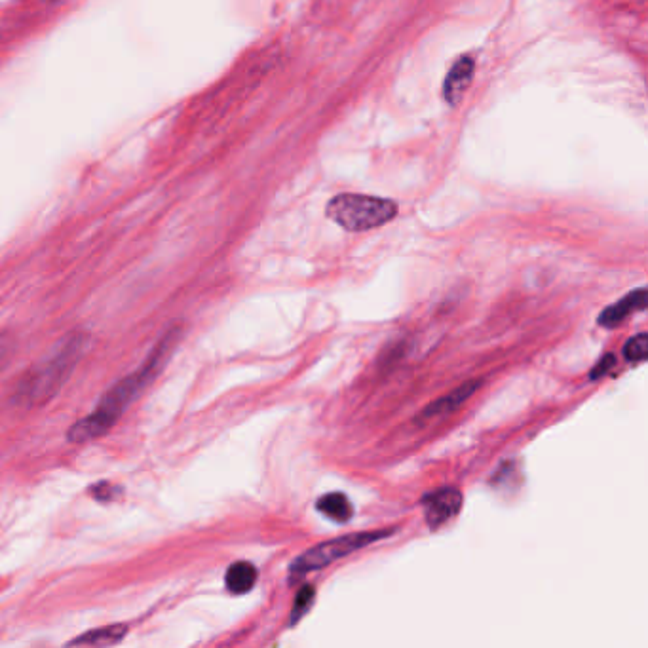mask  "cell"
<instances>
[{
	"label": "cell",
	"mask_w": 648,
	"mask_h": 648,
	"mask_svg": "<svg viewBox=\"0 0 648 648\" xmlns=\"http://www.w3.org/2000/svg\"><path fill=\"white\" fill-rule=\"evenodd\" d=\"M474 71H476V63L468 56L457 59L455 65L449 69L445 82H443V97L451 107L458 105L460 99L466 94V90L470 88Z\"/></svg>",
	"instance_id": "8"
},
{
	"label": "cell",
	"mask_w": 648,
	"mask_h": 648,
	"mask_svg": "<svg viewBox=\"0 0 648 648\" xmlns=\"http://www.w3.org/2000/svg\"><path fill=\"white\" fill-rule=\"evenodd\" d=\"M483 381L481 379H472V381H466L464 384H460L455 390H451L449 394H445L443 398L430 403L422 413L419 415V422H426V420L438 419V417H445L453 411H457L460 405H464L466 401L470 400L477 390L481 388Z\"/></svg>",
	"instance_id": "7"
},
{
	"label": "cell",
	"mask_w": 648,
	"mask_h": 648,
	"mask_svg": "<svg viewBox=\"0 0 648 648\" xmlns=\"http://www.w3.org/2000/svg\"><path fill=\"white\" fill-rule=\"evenodd\" d=\"M259 578L257 569L249 561H236L225 574V586L234 595H246L255 588Z\"/></svg>",
	"instance_id": "10"
},
{
	"label": "cell",
	"mask_w": 648,
	"mask_h": 648,
	"mask_svg": "<svg viewBox=\"0 0 648 648\" xmlns=\"http://www.w3.org/2000/svg\"><path fill=\"white\" fill-rule=\"evenodd\" d=\"M614 365H616V358H614V354H607L605 358H601V362L597 363V365H595V367L591 369V381H597V379L605 377L607 373H610V371H612V367H614Z\"/></svg>",
	"instance_id": "15"
},
{
	"label": "cell",
	"mask_w": 648,
	"mask_h": 648,
	"mask_svg": "<svg viewBox=\"0 0 648 648\" xmlns=\"http://www.w3.org/2000/svg\"><path fill=\"white\" fill-rule=\"evenodd\" d=\"M128 624H113L103 628L90 629L77 639L69 641L71 647H113L128 635Z\"/></svg>",
	"instance_id": "9"
},
{
	"label": "cell",
	"mask_w": 648,
	"mask_h": 648,
	"mask_svg": "<svg viewBox=\"0 0 648 648\" xmlns=\"http://www.w3.org/2000/svg\"><path fill=\"white\" fill-rule=\"evenodd\" d=\"M648 306V293L647 287H639V289H633L631 293H628L624 299H620L618 303L614 305L607 306L599 318H597V324L605 329H614L616 325L622 324L628 316H631L633 312H645Z\"/></svg>",
	"instance_id": "6"
},
{
	"label": "cell",
	"mask_w": 648,
	"mask_h": 648,
	"mask_svg": "<svg viewBox=\"0 0 648 648\" xmlns=\"http://www.w3.org/2000/svg\"><path fill=\"white\" fill-rule=\"evenodd\" d=\"M648 356V335L647 333H637L631 337L626 346H624V358L629 363H643Z\"/></svg>",
	"instance_id": "13"
},
{
	"label": "cell",
	"mask_w": 648,
	"mask_h": 648,
	"mask_svg": "<svg viewBox=\"0 0 648 648\" xmlns=\"http://www.w3.org/2000/svg\"><path fill=\"white\" fill-rule=\"evenodd\" d=\"M183 333H185V329L181 322H173L168 325L166 331L154 344L153 350L149 352V356L145 358V362L141 363V367H137L134 373H130L128 377L115 382L105 392V396L99 400L96 409L88 417L78 420L69 428L67 441L69 443H88L92 439L105 436L109 430H113L116 422L128 411V407L145 392V388L151 382L156 381V377L162 373V369L172 360L177 346L183 339Z\"/></svg>",
	"instance_id": "1"
},
{
	"label": "cell",
	"mask_w": 648,
	"mask_h": 648,
	"mask_svg": "<svg viewBox=\"0 0 648 648\" xmlns=\"http://www.w3.org/2000/svg\"><path fill=\"white\" fill-rule=\"evenodd\" d=\"M14 346V337L10 333H0V369L10 360Z\"/></svg>",
	"instance_id": "16"
},
{
	"label": "cell",
	"mask_w": 648,
	"mask_h": 648,
	"mask_svg": "<svg viewBox=\"0 0 648 648\" xmlns=\"http://www.w3.org/2000/svg\"><path fill=\"white\" fill-rule=\"evenodd\" d=\"M90 333L75 329L52 350V354L33 367L12 394L16 407H40L58 396L63 384L71 379L73 371L90 348Z\"/></svg>",
	"instance_id": "2"
},
{
	"label": "cell",
	"mask_w": 648,
	"mask_h": 648,
	"mask_svg": "<svg viewBox=\"0 0 648 648\" xmlns=\"http://www.w3.org/2000/svg\"><path fill=\"white\" fill-rule=\"evenodd\" d=\"M420 504L426 512V523L430 525V529H439L445 521L460 512L462 493L455 487H441L438 491L424 495Z\"/></svg>",
	"instance_id": "5"
},
{
	"label": "cell",
	"mask_w": 648,
	"mask_h": 648,
	"mask_svg": "<svg viewBox=\"0 0 648 648\" xmlns=\"http://www.w3.org/2000/svg\"><path fill=\"white\" fill-rule=\"evenodd\" d=\"M325 215L348 232H367L396 219L398 204L388 198L346 192L329 200Z\"/></svg>",
	"instance_id": "3"
},
{
	"label": "cell",
	"mask_w": 648,
	"mask_h": 648,
	"mask_svg": "<svg viewBox=\"0 0 648 648\" xmlns=\"http://www.w3.org/2000/svg\"><path fill=\"white\" fill-rule=\"evenodd\" d=\"M398 531L400 529L394 527V529H381V531L344 534V536L333 538V540H325L322 544L306 550L305 553H301V555H297L293 559V563L289 565L287 584L295 586L301 580H305L310 572L325 569L327 565H333L335 561L343 559L346 555L363 550V548H367V546H371V544H375L379 540H384V538H388V536H392Z\"/></svg>",
	"instance_id": "4"
},
{
	"label": "cell",
	"mask_w": 648,
	"mask_h": 648,
	"mask_svg": "<svg viewBox=\"0 0 648 648\" xmlns=\"http://www.w3.org/2000/svg\"><path fill=\"white\" fill-rule=\"evenodd\" d=\"M316 508L320 514L325 515L327 519L335 521V523H348L354 515V508L350 498L344 493H329L324 495L318 502Z\"/></svg>",
	"instance_id": "11"
},
{
	"label": "cell",
	"mask_w": 648,
	"mask_h": 648,
	"mask_svg": "<svg viewBox=\"0 0 648 648\" xmlns=\"http://www.w3.org/2000/svg\"><path fill=\"white\" fill-rule=\"evenodd\" d=\"M120 493H122V489L111 481H101V483H97L96 487H92V495L99 502H111L118 498Z\"/></svg>",
	"instance_id": "14"
},
{
	"label": "cell",
	"mask_w": 648,
	"mask_h": 648,
	"mask_svg": "<svg viewBox=\"0 0 648 648\" xmlns=\"http://www.w3.org/2000/svg\"><path fill=\"white\" fill-rule=\"evenodd\" d=\"M314 599H316V590L312 586H303L297 591L295 595V603H293V609H291V616H289V626H297L303 618H305L306 612L312 609L314 605Z\"/></svg>",
	"instance_id": "12"
}]
</instances>
